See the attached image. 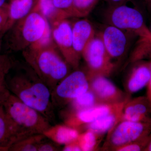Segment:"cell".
<instances>
[{
    "instance_id": "obj_30",
    "label": "cell",
    "mask_w": 151,
    "mask_h": 151,
    "mask_svg": "<svg viewBox=\"0 0 151 151\" xmlns=\"http://www.w3.org/2000/svg\"><path fill=\"white\" fill-rule=\"evenodd\" d=\"M47 139V138H46ZM46 139L41 143L39 147L38 151H60L58 146L52 141H46Z\"/></svg>"
},
{
    "instance_id": "obj_8",
    "label": "cell",
    "mask_w": 151,
    "mask_h": 151,
    "mask_svg": "<svg viewBox=\"0 0 151 151\" xmlns=\"http://www.w3.org/2000/svg\"><path fill=\"white\" fill-rule=\"evenodd\" d=\"M82 57L86 62L89 79L96 76L108 77L115 68V63L107 52L100 33L95 35L86 45Z\"/></svg>"
},
{
    "instance_id": "obj_19",
    "label": "cell",
    "mask_w": 151,
    "mask_h": 151,
    "mask_svg": "<svg viewBox=\"0 0 151 151\" xmlns=\"http://www.w3.org/2000/svg\"><path fill=\"white\" fill-rule=\"evenodd\" d=\"M124 106L86 125L84 127L85 129L91 130L102 136L108 133L120 121Z\"/></svg>"
},
{
    "instance_id": "obj_26",
    "label": "cell",
    "mask_w": 151,
    "mask_h": 151,
    "mask_svg": "<svg viewBox=\"0 0 151 151\" xmlns=\"http://www.w3.org/2000/svg\"><path fill=\"white\" fill-rule=\"evenodd\" d=\"M72 17L84 18L87 16L97 5L99 0H73Z\"/></svg>"
},
{
    "instance_id": "obj_23",
    "label": "cell",
    "mask_w": 151,
    "mask_h": 151,
    "mask_svg": "<svg viewBox=\"0 0 151 151\" xmlns=\"http://www.w3.org/2000/svg\"><path fill=\"white\" fill-rule=\"evenodd\" d=\"M103 136L89 130H86L83 133H80L77 141L81 151L96 150L98 149Z\"/></svg>"
},
{
    "instance_id": "obj_10",
    "label": "cell",
    "mask_w": 151,
    "mask_h": 151,
    "mask_svg": "<svg viewBox=\"0 0 151 151\" xmlns=\"http://www.w3.org/2000/svg\"><path fill=\"white\" fill-rule=\"evenodd\" d=\"M127 100L117 104L101 103L87 109L71 111L65 119V124L78 130L81 127H84L87 124L123 107Z\"/></svg>"
},
{
    "instance_id": "obj_12",
    "label": "cell",
    "mask_w": 151,
    "mask_h": 151,
    "mask_svg": "<svg viewBox=\"0 0 151 151\" xmlns=\"http://www.w3.org/2000/svg\"><path fill=\"white\" fill-rule=\"evenodd\" d=\"M89 89L100 103L117 104L131 98L113 82L104 76H96L89 78Z\"/></svg>"
},
{
    "instance_id": "obj_35",
    "label": "cell",
    "mask_w": 151,
    "mask_h": 151,
    "mask_svg": "<svg viewBox=\"0 0 151 151\" xmlns=\"http://www.w3.org/2000/svg\"><path fill=\"white\" fill-rule=\"evenodd\" d=\"M4 35L2 33L0 32V56L1 55V50L2 46L3 38Z\"/></svg>"
},
{
    "instance_id": "obj_5",
    "label": "cell",
    "mask_w": 151,
    "mask_h": 151,
    "mask_svg": "<svg viewBox=\"0 0 151 151\" xmlns=\"http://www.w3.org/2000/svg\"><path fill=\"white\" fill-rule=\"evenodd\" d=\"M109 24L139 37L150 38L151 32L145 23L142 14L129 0L111 6L106 13Z\"/></svg>"
},
{
    "instance_id": "obj_24",
    "label": "cell",
    "mask_w": 151,
    "mask_h": 151,
    "mask_svg": "<svg viewBox=\"0 0 151 151\" xmlns=\"http://www.w3.org/2000/svg\"><path fill=\"white\" fill-rule=\"evenodd\" d=\"M101 104L94 93L90 89L76 97L69 104L71 111H80Z\"/></svg>"
},
{
    "instance_id": "obj_3",
    "label": "cell",
    "mask_w": 151,
    "mask_h": 151,
    "mask_svg": "<svg viewBox=\"0 0 151 151\" xmlns=\"http://www.w3.org/2000/svg\"><path fill=\"white\" fill-rule=\"evenodd\" d=\"M1 105L16 130L19 141L32 135L43 134L52 126L46 117L11 92Z\"/></svg>"
},
{
    "instance_id": "obj_37",
    "label": "cell",
    "mask_w": 151,
    "mask_h": 151,
    "mask_svg": "<svg viewBox=\"0 0 151 151\" xmlns=\"http://www.w3.org/2000/svg\"><path fill=\"white\" fill-rule=\"evenodd\" d=\"M144 151H151V139Z\"/></svg>"
},
{
    "instance_id": "obj_36",
    "label": "cell",
    "mask_w": 151,
    "mask_h": 151,
    "mask_svg": "<svg viewBox=\"0 0 151 151\" xmlns=\"http://www.w3.org/2000/svg\"><path fill=\"white\" fill-rule=\"evenodd\" d=\"M7 3V0H0V7L6 5Z\"/></svg>"
},
{
    "instance_id": "obj_7",
    "label": "cell",
    "mask_w": 151,
    "mask_h": 151,
    "mask_svg": "<svg viewBox=\"0 0 151 151\" xmlns=\"http://www.w3.org/2000/svg\"><path fill=\"white\" fill-rule=\"evenodd\" d=\"M89 89L87 73L75 69L60 81L51 92V100L55 109H61Z\"/></svg>"
},
{
    "instance_id": "obj_34",
    "label": "cell",
    "mask_w": 151,
    "mask_h": 151,
    "mask_svg": "<svg viewBox=\"0 0 151 151\" xmlns=\"http://www.w3.org/2000/svg\"><path fill=\"white\" fill-rule=\"evenodd\" d=\"M143 1L148 9L151 11V0H143Z\"/></svg>"
},
{
    "instance_id": "obj_13",
    "label": "cell",
    "mask_w": 151,
    "mask_h": 151,
    "mask_svg": "<svg viewBox=\"0 0 151 151\" xmlns=\"http://www.w3.org/2000/svg\"><path fill=\"white\" fill-rule=\"evenodd\" d=\"M133 64L125 84L126 93L130 97L132 94L139 92L147 86L151 75L150 60H143Z\"/></svg>"
},
{
    "instance_id": "obj_2",
    "label": "cell",
    "mask_w": 151,
    "mask_h": 151,
    "mask_svg": "<svg viewBox=\"0 0 151 151\" xmlns=\"http://www.w3.org/2000/svg\"><path fill=\"white\" fill-rule=\"evenodd\" d=\"M26 63L46 84L51 92L70 73V65L54 42L33 45L22 51Z\"/></svg>"
},
{
    "instance_id": "obj_15",
    "label": "cell",
    "mask_w": 151,
    "mask_h": 151,
    "mask_svg": "<svg viewBox=\"0 0 151 151\" xmlns=\"http://www.w3.org/2000/svg\"><path fill=\"white\" fill-rule=\"evenodd\" d=\"M72 32L73 49L81 59L85 47L96 35L95 30L89 21L81 19L72 23Z\"/></svg>"
},
{
    "instance_id": "obj_27",
    "label": "cell",
    "mask_w": 151,
    "mask_h": 151,
    "mask_svg": "<svg viewBox=\"0 0 151 151\" xmlns=\"http://www.w3.org/2000/svg\"><path fill=\"white\" fill-rule=\"evenodd\" d=\"M151 139V134L142 139L119 147L114 151H145Z\"/></svg>"
},
{
    "instance_id": "obj_14",
    "label": "cell",
    "mask_w": 151,
    "mask_h": 151,
    "mask_svg": "<svg viewBox=\"0 0 151 151\" xmlns=\"http://www.w3.org/2000/svg\"><path fill=\"white\" fill-rule=\"evenodd\" d=\"M151 118V103L146 96L130 98L123 108L119 122L124 120L141 122Z\"/></svg>"
},
{
    "instance_id": "obj_20",
    "label": "cell",
    "mask_w": 151,
    "mask_h": 151,
    "mask_svg": "<svg viewBox=\"0 0 151 151\" xmlns=\"http://www.w3.org/2000/svg\"><path fill=\"white\" fill-rule=\"evenodd\" d=\"M34 8L40 12L50 25L69 18L67 14L54 6L52 0H37Z\"/></svg>"
},
{
    "instance_id": "obj_4",
    "label": "cell",
    "mask_w": 151,
    "mask_h": 151,
    "mask_svg": "<svg viewBox=\"0 0 151 151\" xmlns=\"http://www.w3.org/2000/svg\"><path fill=\"white\" fill-rule=\"evenodd\" d=\"M50 27L45 18L34 8L6 32L8 48L16 52L23 51L40 40Z\"/></svg>"
},
{
    "instance_id": "obj_33",
    "label": "cell",
    "mask_w": 151,
    "mask_h": 151,
    "mask_svg": "<svg viewBox=\"0 0 151 151\" xmlns=\"http://www.w3.org/2000/svg\"><path fill=\"white\" fill-rule=\"evenodd\" d=\"M110 4L111 6L116 5L124 2L126 0H105Z\"/></svg>"
},
{
    "instance_id": "obj_31",
    "label": "cell",
    "mask_w": 151,
    "mask_h": 151,
    "mask_svg": "<svg viewBox=\"0 0 151 151\" xmlns=\"http://www.w3.org/2000/svg\"><path fill=\"white\" fill-rule=\"evenodd\" d=\"M62 151H81V147L78 144L77 139L64 145Z\"/></svg>"
},
{
    "instance_id": "obj_17",
    "label": "cell",
    "mask_w": 151,
    "mask_h": 151,
    "mask_svg": "<svg viewBox=\"0 0 151 151\" xmlns=\"http://www.w3.org/2000/svg\"><path fill=\"white\" fill-rule=\"evenodd\" d=\"M37 1L8 0L9 19L6 33L16 22L27 16L32 11Z\"/></svg>"
},
{
    "instance_id": "obj_22",
    "label": "cell",
    "mask_w": 151,
    "mask_h": 151,
    "mask_svg": "<svg viewBox=\"0 0 151 151\" xmlns=\"http://www.w3.org/2000/svg\"><path fill=\"white\" fill-rule=\"evenodd\" d=\"M46 138L43 134L29 136L14 144L9 151H38L40 145Z\"/></svg>"
},
{
    "instance_id": "obj_28",
    "label": "cell",
    "mask_w": 151,
    "mask_h": 151,
    "mask_svg": "<svg viewBox=\"0 0 151 151\" xmlns=\"http://www.w3.org/2000/svg\"><path fill=\"white\" fill-rule=\"evenodd\" d=\"M53 5L57 9L65 13L69 18L72 17L73 0H52Z\"/></svg>"
},
{
    "instance_id": "obj_16",
    "label": "cell",
    "mask_w": 151,
    "mask_h": 151,
    "mask_svg": "<svg viewBox=\"0 0 151 151\" xmlns=\"http://www.w3.org/2000/svg\"><path fill=\"white\" fill-rule=\"evenodd\" d=\"M79 134L78 129L65 124L51 126L43 134L48 139L57 145H65L77 139Z\"/></svg>"
},
{
    "instance_id": "obj_21",
    "label": "cell",
    "mask_w": 151,
    "mask_h": 151,
    "mask_svg": "<svg viewBox=\"0 0 151 151\" xmlns=\"http://www.w3.org/2000/svg\"><path fill=\"white\" fill-rule=\"evenodd\" d=\"M14 64L10 58L6 55L0 56V106L8 96L9 92L7 86L6 78Z\"/></svg>"
},
{
    "instance_id": "obj_1",
    "label": "cell",
    "mask_w": 151,
    "mask_h": 151,
    "mask_svg": "<svg viewBox=\"0 0 151 151\" xmlns=\"http://www.w3.org/2000/svg\"><path fill=\"white\" fill-rule=\"evenodd\" d=\"M6 84L12 94L41 113L51 124L55 123L51 91L27 64L10 78L7 77Z\"/></svg>"
},
{
    "instance_id": "obj_18",
    "label": "cell",
    "mask_w": 151,
    "mask_h": 151,
    "mask_svg": "<svg viewBox=\"0 0 151 151\" xmlns=\"http://www.w3.org/2000/svg\"><path fill=\"white\" fill-rule=\"evenodd\" d=\"M15 128L0 106V151H9L13 144L18 142Z\"/></svg>"
},
{
    "instance_id": "obj_32",
    "label": "cell",
    "mask_w": 151,
    "mask_h": 151,
    "mask_svg": "<svg viewBox=\"0 0 151 151\" xmlns=\"http://www.w3.org/2000/svg\"><path fill=\"white\" fill-rule=\"evenodd\" d=\"M150 63L151 68V53L150 56ZM147 95L146 97L148 98L149 101H150L151 103V78L150 79V81H149L148 84L147 85Z\"/></svg>"
},
{
    "instance_id": "obj_6",
    "label": "cell",
    "mask_w": 151,
    "mask_h": 151,
    "mask_svg": "<svg viewBox=\"0 0 151 151\" xmlns=\"http://www.w3.org/2000/svg\"><path fill=\"white\" fill-rule=\"evenodd\" d=\"M151 134V118L141 122L121 121L110 130L101 149L114 151L115 149L134 142Z\"/></svg>"
},
{
    "instance_id": "obj_9",
    "label": "cell",
    "mask_w": 151,
    "mask_h": 151,
    "mask_svg": "<svg viewBox=\"0 0 151 151\" xmlns=\"http://www.w3.org/2000/svg\"><path fill=\"white\" fill-rule=\"evenodd\" d=\"M50 25L52 39L60 54L70 67L77 69L81 59L73 49L72 23L65 19Z\"/></svg>"
},
{
    "instance_id": "obj_25",
    "label": "cell",
    "mask_w": 151,
    "mask_h": 151,
    "mask_svg": "<svg viewBox=\"0 0 151 151\" xmlns=\"http://www.w3.org/2000/svg\"><path fill=\"white\" fill-rule=\"evenodd\" d=\"M139 38L137 44L130 58L132 63L150 57L151 53V37Z\"/></svg>"
},
{
    "instance_id": "obj_29",
    "label": "cell",
    "mask_w": 151,
    "mask_h": 151,
    "mask_svg": "<svg viewBox=\"0 0 151 151\" xmlns=\"http://www.w3.org/2000/svg\"><path fill=\"white\" fill-rule=\"evenodd\" d=\"M9 19L8 3L6 5L0 7V32L6 33V28Z\"/></svg>"
},
{
    "instance_id": "obj_11",
    "label": "cell",
    "mask_w": 151,
    "mask_h": 151,
    "mask_svg": "<svg viewBox=\"0 0 151 151\" xmlns=\"http://www.w3.org/2000/svg\"><path fill=\"white\" fill-rule=\"evenodd\" d=\"M119 28L108 24L100 33L109 56L112 60L121 59L127 53L129 46L131 36Z\"/></svg>"
}]
</instances>
